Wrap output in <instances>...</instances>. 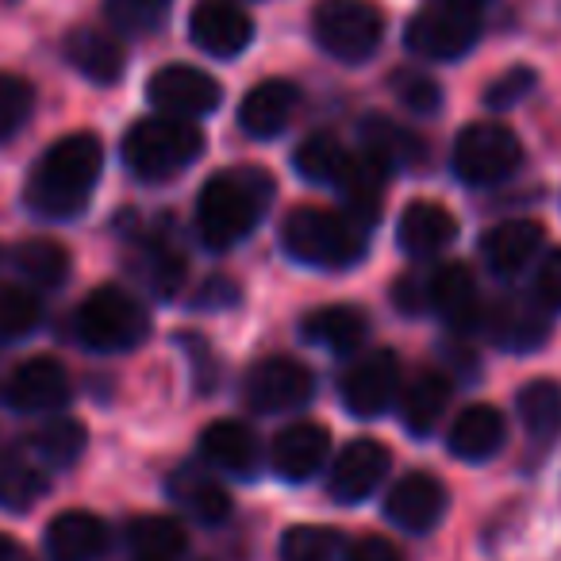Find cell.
<instances>
[{"label":"cell","instance_id":"1","mask_svg":"<svg viewBox=\"0 0 561 561\" xmlns=\"http://www.w3.org/2000/svg\"><path fill=\"white\" fill-rule=\"evenodd\" d=\"M104 165V147L93 131H73L47 147V154L35 162L27 178L24 201L32 211L47 219H70L85 208L93 196L96 178Z\"/></svg>","mask_w":561,"mask_h":561},{"label":"cell","instance_id":"2","mask_svg":"<svg viewBox=\"0 0 561 561\" xmlns=\"http://www.w3.org/2000/svg\"><path fill=\"white\" fill-rule=\"evenodd\" d=\"M273 196V181L265 170H224L201 188L196 201V227L201 239L216 250H227L254 231L265 204Z\"/></svg>","mask_w":561,"mask_h":561},{"label":"cell","instance_id":"3","mask_svg":"<svg viewBox=\"0 0 561 561\" xmlns=\"http://www.w3.org/2000/svg\"><path fill=\"white\" fill-rule=\"evenodd\" d=\"M280 239L297 262L320 265V270H346L366 254V234L346 211L335 208H293L280 224Z\"/></svg>","mask_w":561,"mask_h":561},{"label":"cell","instance_id":"4","mask_svg":"<svg viewBox=\"0 0 561 561\" xmlns=\"http://www.w3.org/2000/svg\"><path fill=\"white\" fill-rule=\"evenodd\" d=\"M204 150V135L193 119L178 116H154L131 124L124 135V162L135 178L142 181H165L181 173L188 162H196Z\"/></svg>","mask_w":561,"mask_h":561},{"label":"cell","instance_id":"5","mask_svg":"<svg viewBox=\"0 0 561 561\" xmlns=\"http://www.w3.org/2000/svg\"><path fill=\"white\" fill-rule=\"evenodd\" d=\"M312 35L335 62L358 66L381 47L385 16L374 0H320L312 9Z\"/></svg>","mask_w":561,"mask_h":561},{"label":"cell","instance_id":"6","mask_svg":"<svg viewBox=\"0 0 561 561\" xmlns=\"http://www.w3.org/2000/svg\"><path fill=\"white\" fill-rule=\"evenodd\" d=\"M78 335L89 351L101 354H119L131 351L147 339L150 331V316L131 293L116 289V285H101L93 289L78 308Z\"/></svg>","mask_w":561,"mask_h":561},{"label":"cell","instance_id":"7","mask_svg":"<svg viewBox=\"0 0 561 561\" xmlns=\"http://www.w3.org/2000/svg\"><path fill=\"white\" fill-rule=\"evenodd\" d=\"M523 162V147L515 139L512 127L492 124H469L454 142V173L466 185H496V181L512 178Z\"/></svg>","mask_w":561,"mask_h":561},{"label":"cell","instance_id":"8","mask_svg":"<svg viewBox=\"0 0 561 561\" xmlns=\"http://www.w3.org/2000/svg\"><path fill=\"white\" fill-rule=\"evenodd\" d=\"M481 39V24H477L473 12L458 9H423L420 16H412L404 32V43L415 58H427V62H454V58L466 55L473 43Z\"/></svg>","mask_w":561,"mask_h":561},{"label":"cell","instance_id":"9","mask_svg":"<svg viewBox=\"0 0 561 561\" xmlns=\"http://www.w3.org/2000/svg\"><path fill=\"white\" fill-rule=\"evenodd\" d=\"M147 96L162 116L193 119L204 116V112H216L219 101H224V89L196 66H162L147 81Z\"/></svg>","mask_w":561,"mask_h":561},{"label":"cell","instance_id":"10","mask_svg":"<svg viewBox=\"0 0 561 561\" xmlns=\"http://www.w3.org/2000/svg\"><path fill=\"white\" fill-rule=\"evenodd\" d=\"M316 392L312 369L300 366L297 358H262L247 374V404L254 412H293L308 404Z\"/></svg>","mask_w":561,"mask_h":561},{"label":"cell","instance_id":"11","mask_svg":"<svg viewBox=\"0 0 561 561\" xmlns=\"http://www.w3.org/2000/svg\"><path fill=\"white\" fill-rule=\"evenodd\" d=\"M400 389V358L392 351H374L362 362H354L343 377V404L358 420L389 412Z\"/></svg>","mask_w":561,"mask_h":561},{"label":"cell","instance_id":"12","mask_svg":"<svg viewBox=\"0 0 561 561\" xmlns=\"http://www.w3.org/2000/svg\"><path fill=\"white\" fill-rule=\"evenodd\" d=\"M188 35L211 58H234L254 39V20L234 0H201L188 16Z\"/></svg>","mask_w":561,"mask_h":561},{"label":"cell","instance_id":"13","mask_svg":"<svg viewBox=\"0 0 561 561\" xmlns=\"http://www.w3.org/2000/svg\"><path fill=\"white\" fill-rule=\"evenodd\" d=\"M389 466H392L389 446L377 443V438H354V443L343 446V454L335 458L328 492L339 500V504H362V500L385 481Z\"/></svg>","mask_w":561,"mask_h":561},{"label":"cell","instance_id":"14","mask_svg":"<svg viewBox=\"0 0 561 561\" xmlns=\"http://www.w3.org/2000/svg\"><path fill=\"white\" fill-rule=\"evenodd\" d=\"M4 397L20 412H55L70 400V374L58 358L39 354V358H27L12 369Z\"/></svg>","mask_w":561,"mask_h":561},{"label":"cell","instance_id":"15","mask_svg":"<svg viewBox=\"0 0 561 561\" xmlns=\"http://www.w3.org/2000/svg\"><path fill=\"white\" fill-rule=\"evenodd\" d=\"M446 512V489L438 477L431 473H408L392 484L389 500H385V515L397 523L408 535H427L431 527H438Z\"/></svg>","mask_w":561,"mask_h":561},{"label":"cell","instance_id":"16","mask_svg":"<svg viewBox=\"0 0 561 561\" xmlns=\"http://www.w3.org/2000/svg\"><path fill=\"white\" fill-rule=\"evenodd\" d=\"M331 454V435L320 423H289L273 438V473L285 481H308L312 473H320V466Z\"/></svg>","mask_w":561,"mask_h":561},{"label":"cell","instance_id":"17","mask_svg":"<svg viewBox=\"0 0 561 561\" xmlns=\"http://www.w3.org/2000/svg\"><path fill=\"white\" fill-rule=\"evenodd\" d=\"M297 104H300V93L293 81H285V78L257 81V85L242 96L239 124H242V131L254 135V139H273V135H280L289 127Z\"/></svg>","mask_w":561,"mask_h":561},{"label":"cell","instance_id":"18","mask_svg":"<svg viewBox=\"0 0 561 561\" xmlns=\"http://www.w3.org/2000/svg\"><path fill=\"white\" fill-rule=\"evenodd\" d=\"M542 224L535 219H507V224H496L489 234L481 239V254L489 262L492 273L500 277H515L519 270H527L535 262V254L542 250Z\"/></svg>","mask_w":561,"mask_h":561},{"label":"cell","instance_id":"19","mask_svg":"<svg viewBox=\"0 0 561 561\" xmlns=\"http://www.w3.org/2000/svg\"><path fill=\"white\" fill-rule=\"evenodd\" d=\"M397 234H400L404 254L435 257L454 242V234H458V219H454L438 201H412L404 208V216H400Z\"/></svg>","mask_w":561,"mask_h":561},{"label":"cell","instance_id":"20","mask_svg":"<svg viewBox=\"0 0 561 561\" xmlns=\"http://www.w3.org/2000/svg\"><path fill=\"white\" fill-rule=\"evenodd\" d=\"M427 308H435L443 320L454 328H473L481 320V305H477V277L469 265L450 262L427 277Z\"/></svg>","mask_w":561,"mask_h":561},{"label":"cell","instance_id":"21","mask_svg":"<svg viewBox=\"0 0 561 561\" xmlns=\"http://www.w3.org/2000/svg\"><path fill=\"white\" fill-rule=\"evenodd\" d=\"M108 550V527L93 512H62L47 527L50 561H96Z\"/></svg>","mask_w":561,"mask_h":561},{"label":"cell","instance_id":"22","mask_svg":"<svg viewBox=\"0 0 561 561\" xmlns=\"http://www.w3.org/2000/svg\"><path fill=\"white\" fill-rule=\"evenodd\" d=\"M66 58L81 78L96 81V85H116L124 78V47L116 35L101 32V27H78L66 39Z\"/></svg>","mask_w":561,"mask_h":561},{"label":"cell","instance_id":"23","mask_svg":"<svg viewBox=\"0 0 561 561\" xmlns=\"http://www.w3.org/2000/svg\"><path fill=\"white\" fill-rule=\"evenodd\" d=\"M504 415L492 404H469L466 412H458L450 435H446V446H450L454 458L461 461H484L504 446Z\"/></svg>","mask_w":561,"mask_h":561},{"label":"cell","instance_id":"24","mask_svg":"<svg viewBox=\"0 0 561 561\" xmlns=\"http://www.w3.org/2000/svg\"><path fill=\"white\" fill-rule=\"evenodd\" d=\"M385 188H389V165L374 154H354L346 178L339 181V193H343V201H346V216L358 227L374 224V219L381 216Z\"/></svg>","mask_w":561,"mask_h":561},{"label":"cell","instance_id":"25","mask_svg":"<svg viewBox=\"0 0 561 561\" xmlns=\"http://www.w3.org/2000/svg\"><path fill=\"white\" fill-rule=\"evenodd\" d=\"M484 331L496 346L504 351H535V346L546 343V316L538 312L535 305H523V300H500L492 312L481 316Z\"/></svg>","mask_w":561,"mask_h":561},{"label":"cell","instance_id":"26","mask_svg":"<svg viewBox=\"0 0 561 561\" xmlns=\"http://www.w3.org/2000/svg\"><path fill=\"white\" fill-rule=\"evenodd\" d=\"M201 454H204V461H211V466L224 469V473L250 477L257 466V438H254V431L242 427L239 420H216L204 427Z\"/></svg>","mask_w":561,"mask_h":561},{"label":"cell","instance_id":"27","mask_svg":"<svg viewBox=\"0 0 561 561\" xmlns=\"http://www.w3.org/2000/svg\"><path fill=\"white\" fill-rule=\"evenodd\" d=\"M170 496L173 504H181V512H188L196 523H224L231 512V496L219 481H211L204 469L185 466L170 477Z\"/></svg>","mask_w":561,"mask_h":561},{"label":"cell","instance_id":"28","mask_svg":"<svg viewBox=\"0 0 561 561\" xmlns=\"http://www.w3.org/2000/svg\"><path fill=\"white\" fill-rule=\"evenodd\" d=\"M305 339L323 351H335V354H351L366 343V316L358 308H346V305H328V308H316V312L305 316Z\"/></svg>","mask_w":561,"mask_h":561},{"label":"cell","instance_id":"29","mask_svg":"<svg viewBox=\"0 0 561 561\" xmlns=\"http://www.w3.org/2000/svg\"><path fill=\"white\" fill-rule=\"evenodd\" d=\"M450 404V381L443 374H420L400 397V420L415 438L431 435Z\"/></svg>","mask_w":561,"mask_h":561},{"label":"cell","instance_id":"30","mask_svg":"<svg viewBox=\"0 0 561 561\" xmlns=\"http://www.w3.org/2000/svg\"><path fill=\"white\" fill-rule=\"evenodd\" d=\"M362 142H366V154L381 158L385 165H415L423 162V142L408 131L404 124L389 116H369L362 124Z\"/></svg>","mask_w":561,"mask_h":561},{"label":"cell","instance_id":"31","mask_svg":"<svg viewBox=\"0 0 561 561\" xmlns=\"http://www.w3.org/2000/svg\"><path fill=\"white\" fill-rule=\"evenodd\" d=\"M293 162H297V170L305 173L308 181H316V185H339V181L346 178V170H351L354 154L335 139V135L316 131L300 142Z\"/></svg>","mask_w":561,"mask_h":561},{"label":"cell","instance_id":"32","mask_svg":"<svg viewBox=\"0 0 561 561\" xmlns=\"http://www.w3.org/2000/svg\"><path fill=\"white\" fill-rule=\"evenodd\" d=\"M519 420L535 443H553L561 435V385L530 381L519 389Z\"/></svg>","mask_w":561,"mask_h":561},{"label":"cell","instance_id":"33","mask_svg":"<svg viewBox=\"0 0 561 561\" xmlns=\"http://www.w3.org/2000/svg\"><path fill=\"white\" fill-rule=\"evenodd\" d=\"M127 542L139 553V561H170L185 553V527L170 515H139L127 527Z\"/></svg>","mask_w":561,"mask_h":561},{"label":"cell","instance_id":"34","mask_svg":"<svg viewBox=\"0 0 561 561\" xmlns=\"http://www.w3.org/2000/svg\"><path fill=\"white\" fill-rule=\"evenodd\" d=\"M16 265L32 285L39 289H58L70 277V250L55 239H27L16 250Z\"/></svg>","mask_w":561,"mask_h":561},{"label":"cell","instance_id":"35","mask_svg":"<svg viewBox=\"0 0 561 561\" xmlns=\"http://www.w3.org/2000/svg\"><path fill=\"white\" fill-rule=\"evenodd\" d=\"M47 496V477L27 461H9L0 466V507L9 512H32Z\"/></svg>","mask_w":561,"mask_h":561},{"label":"cell","instance_id":"36","mask_svg":"<svg viewBox=\"0 0 561 561\" xmlns=\"http://www.w3.org/2000/svg\"><path fill=\"white\" fill-rule=\"evenodd\" d=\"M343 535L335 527H289L280 538V561H335Z\"/></svg>","mask_w":561,"mask_h":561},{"label":"cell","instance_id":"37","mask_svg":"<svg viewBox=\"0 0 561 561\" xmlns=\"http://www.w3.org/2000/svg\"><path fill=\"white\" fill-rule=\"evenodd\" d=\"M89 435L78 420H50L47 427L35 435V450L50 461V466H73L85 450Z\"/></svg>","mask_w":561,"mask_h":561},{"label":"cell","instance_id":"38","mask_svg":"<svg viewBox=\"0 0 561 561\" xmlns=\"http://www.w3.org/2000/svg\"><path fill=\"white\" fill-rule=\"evenodd\" d=\"M35 104V89L16 73H0V142L12 139L27 124Z\"/></svg>","mask_w":561,"mask_h":561},{"label":"cell","instance_id":"39","mask_svg":"<svg viewBox=\"0 0 561 561\" xmlns=\"http://www.w3.org/2000/svg\"><path fill=\"white\" fill-rule=\"evenodd\" d=\"M39 323V300L16 285H0V335L20 339Z\"/></svg>","mask_w":561,"mask_h":561},{"label":"cell","instance_id":"40","mask_svg":"<svg viewBox=\"0 0 561 561\" xmlns=\"http://www.w3.org/2000/svg\"><path fill=\"white\" fill-rule=\"evenodd\" d=\"M142 280H147L150 289L158 293H173L181 285V277H185V257H178L173 250H165L162 242H154V247H142Z\"/></svg>","mask_w":561,"mask_h":561},{"label":"cell","instance_id":"41","mask_svg":"<svg viewBox=\"0 0 561 561\" xmlns=\"http://www.w3.org/2000/svg\"><path fill=\"white\" fill-rule=\"evenodd\" d=\"M392 93H397L400 101H404V108H412L415 116L438 112V104H443V93H438L435 81L423 78V73H412V70L392 73Z\"/></svg>","mask_w":561,"mask_h":561},{"label":"cell","instance_id":"42","mask_svg":"<svg viewBox=\"0 0 561 561\" xmlns=\"http://www.w3.org/2000/svg\"><path fill=\"white\" fill-rule=\"evenodd\" d=\"M530 89H535V73L515 66V70H507L504 78L492 81L489 93H484V104H489V108H512V104L523 101Z\"/></svg>","mask_w":561,"mask_h":561},{"label":"cell","instance_id":"43","mask_svg":"<svg viewBox=\"0 0 561 561\" xmlns=\"http://www.w3.org/2000/svg\"><path fill=\"white\" fill-rule=\"evenodd\" d=\"M535 293L546 308H561V250H550L538 265V280Z\"/></svg>","mask_w":561,"mask_h":561},{"label":"cell","instance_id":"44","mask_svg":"<svg viewBox=\"0 0 561 561\" xmlns=\"http://www.w3.org/2000/svg\"><path fill=\"white\" fill-rule=\"evenodd\" d=\"M351 561H404V558H400V550L389 542V538L366 535L351 546Z\"/></svg>","mask_w":561,"mask_h":561},{"label":"cell","instance_id":"45","mask_svg":"<svg viewBox=\"0 0 561 561\" xmlns=\"http://www.w3.org/2000/svg\"><path fill=\"white\" fill-rule=\"evenodd\" d=\"M0 561H27L24 546H20L12 535H4V530H0Z\"/></svg>","mask_w":561,"mask_h":561},{"label":"cell","instance_id":"46","mask_svg":"<svg viewBox=\"0 0 561 561\" xmlns=\"http://www.w3.org/2000/svg\"><path fill=\"white\" fill-rule=\"evenodd\" d=\"M435 4H443V9H458V12H473L484 9V4H492V0H435Z\"/></svg>","mask_w":561,"mask_h":561},{"label":"cell","instance_id":"47","mask_svg":"<svg viewBox=\"0 0 561 561\" xmlns=\"http://www.w3.org/2000/svg\"><path fill=\"white\" fill-rule=\"evenodd\" d=\"M127 4H139V9H150V4H165V0H127Z\"/></svg>","mask_w":561,"mask_h":561}]
</instances>
